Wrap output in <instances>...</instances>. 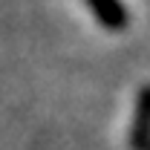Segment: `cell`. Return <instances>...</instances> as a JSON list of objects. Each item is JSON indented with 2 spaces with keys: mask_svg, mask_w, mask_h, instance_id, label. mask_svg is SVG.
<instances>
[{
  "mask_svg": "<svg viewBox=\"0 0 150 150\" xmlns=\"http://www.w3.org/2000/svg\"><path fill=\"white\" fill-rule=\"evenodd\" d=\"M90 9H93L95 20L110 29V32H121L127 23H130V15H127V6L121 0H84Z\"/></svg>",
  "mask_w": 150,
  "mask_h": 150,
  "instance_id": "7a4b0ae2",
  "label": "cell"
},
{
  "mask_svg": "<svg viewBox=\"0 0 150 150\" xmlns=\"http://www.w3.org/2000/svg\"><path fill=\"white\" fill-rule=\"evenodd\" d=\"M127 144H130V150H147L150 147V84H144L136 93Z\"/></svg>",
  "mask_w": 150,
  "mask_h": 150,
  "instance_id": "6da1fadb",
  "label": "cell"
},
{
  "mask_svg": "<svg viewBox=\"0 0 150 150\" xmlns=\"http://www.w3.org/2000/svg\"><path fill=\"white\" fill-rule=\"evenodd\" d=\"M147 150H150V147H147Z\"/></svg>",
  "mask_w": 150,
  "mask_h": 150,
  "instance_id": "3957f363",
  "label": "cell"
}]
</instances>
